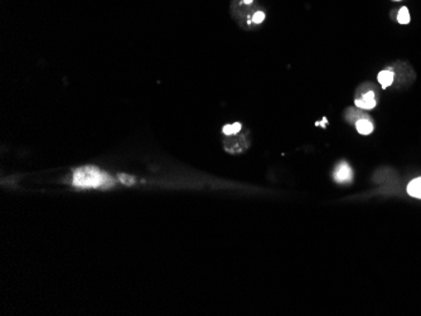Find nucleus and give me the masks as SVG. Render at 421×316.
<instances>
[{
  "mask_svg": "<svg viewBox=\"0 0 421 316\" xmlns=\"http://www.w3.org/2000/svg\"><path fill=\"white\" fill-rule=\"evenodd\" d=\"M241 127H242V125L240 123H235L232 125H224L223 128H222V132L224 135H227V136H235V135L240 132Z\"/></svg>",
  "mask_w": 421,
  "mask_h": 316,
  "instance_id": "nucleus-7",
  "label": "nucleus"
},
{
  "mask_svg": "<svg viewBox=\"0 0 421 316\" xmlns=\"http://www.w3.org/2000/svg\"><path fill=\"white\" fill-rule=\"evenodd\" d=\"M354 104H355V106L358 107V109H361V110L373 109V107L376 106V104H377V102H376L375 92L368 91V92L363 93V95H362L359 98H355Z\"/></svg>",
  "mask_w": 421,
  "mask_h": 316,
  "instance_id": "nucleus-3",
  "label": "nucleus"
},
{
  "mask_svg": "<svg viewBox=\"0 0 421 316\" xmlns=\"http://www.w3.org/2000/svg\"><path fill=\"white\" fill-rule=\"evenodd\" d=\"M396 1H399V0H396Z\"/></svg>",
  "mask_w": 421,
  "mask_h": 316,
  "instance_id": "nucleus-12",
  "label": "nucleus"
},
{
  "mask_svg": "<svg viewBox=\"0 0 421 316\" xmlns=\"http://www.w3.org/2000/svg\"><path fill=\"white\" fill-rule=\"evenodd\" d=\"M119 179H120V182L123 183V184H126V186H132V184H134L135 179L133 177H129V175L126 174H120L119 175Z\"/></svg>",
  "mask_w": 421,
  "mask_h": 316,
  "instance_id": "nucleus-10",
  "label": "nucleus"
},
{
  "mask_svg": "<svg viewBox=\"0 0 421 316\" xmlns=\"http://www.w3.org/2000/svg\"><path fill=\"white\" fill-rule=\"evenodd\" d=\"M252 1H254V0H244V4H246V5H250Z\"/></svg>",
  "mask_w": 421,
  "mask_h": 316,
  "instance_id": "nucleus-11",
  "label": "nucleus"
},
{
  "mask_svg": "<svg viewBox=\"0 0 421 316\" xmlns=\"http://www.w3.org/2000/svg\"><path fill=\"white\" fill-rule=\"evenodd\" d=\"M333 179L337 183H348L353 179V170L346 161H341L333 172Z\"/></svg>",
  "mask_w": 421,
  "mask_h": 316,
  "instance_id": "nucleus-2",
  "label": "nucleus"
},
{
  "mask_svg": "<svg viewBox=\"0 0 421 316\" xmlns=\"http://www.w3.org/2000/svg\"><path fill=\"white\" fill-rule=\"evenodd\" d=\"M355 128L361 135H369L373 131V124L368 118L359 119L355 121Z\"/></svg>",
  "mask_w": 421,
  "mask_h": 316,
  "instance_id": "nucleus-4",
  "label": "nucleus"
},
{
  "mask_svg": "<svg viewBox=\"0 0 421 316\" xmlns=\"http://www.w3.org/2000/svg\"><path fill=\"white\" fill-rule=\"evenodd\" d=\"M408 193L409 195L414 196V198L421 199V177L416 178V179L411 180L408 186Z\"/></svg>",
  "mask_w": 421,
  "mask_h": 316,
  "instance_id": "nucleus-6",
  "label": "nucleus"
},
{
  "mask_svg": "<svg viewBox=\"0 0 421 316\" xmlns=\"http://www.w3.org/2000/svg\"><path fill=\"white\" fill-rule=\"evenodd\" d=\"M397 22L400 24H408L410 22V13H409V9L406 6H402L397 13Z\"/></svg>",
  "mask_w": 421,
  "mask_h": 316,
  "instance_id": "nucleus-8",
  "label": "nucleus"
},
{
  "mask_svg": "<svg viewBox=\"0 0 421 316\" xmlns=\"http://www.w3.org/2000/svg\"><path fill=\"white\" fill-rule=\"evenodd\" d=\"M378 82L382 88H387L388 86L392 85L394 82V72L391 69H385V71H381L378 73Z\"/></svg>",
  "mask_w": 421,
  "mask_h": 316,
  "instance_id": "nucleus-5",
  "label": "nucleus"
},
{
  "mask_svg": "<svg viewBox=\"0 0 421 316\" xmlns=\"http://www.w3.org/2000/svg\"><path fill=\"white\" fill-rule=\"evenodd\" d=\"M264 19H265V13L261 10L255 11L254 15H252L251 18V20L255 23V24H260V23L264 22Z\"/></svg>",
  "mask_w": 421,
  "mask_h": 316,
  "instance_id": "nucleus-9",
  "label": "nucleus"
},
{
  "mask_svg": "<svg viewBox=\"0 0 421 316\" xmlns=\"http://www.w3.org/2000/svg\"><path fill=\"white\" fill-rule=\"evenodd\" d=\"M72 184L78 188H109L114 186V179L95 166H83L74 170Z\"/></svg>",
  "mask_w": 421,
  "mask_h": 316,
  "instance_id": "nucleus-1",
  "label": "nucleus"
}]
</instances>
